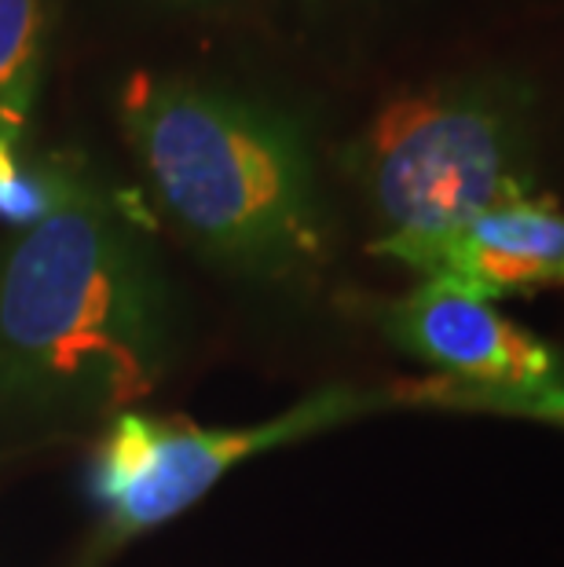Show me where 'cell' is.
<instances>
[{"label":"cell","instance_id":"cell-1","mask_svg":"<svg viewBox=\"0 0 564 567\" xmlns=\"http://www.w3.org/2000/svg\"><path fill=\"white\" fill-rule=\"evenodd\" d=\"M173 359V305L117 202L66 176L0 257V414L81 421L147 400Z\"/></svg>","mask_w":564,"mask_h":567},{"label":"cell","instance_id":"cell-2","mask_svg":"<svg viewBox=\"0 0 564 567\" xmlns=\"http://www.w3.org/2000/svg\"><path fill=\"white\" fill-rule=\"evenodd\" d=\"M122 122L154 202L221 268L279 282L322 260L316 162L290 114L206 84L136 78Z\"/></svg>","mask_w":564,"mask_h":567},{"label":"cell","instance_id":"cell-3","mask_svg":"<svg viewBox=\"0 0 564 567\" xmlns=\"http://www.w3.org/2000/svg\"><path fill=\"white\" fill-rule=\"evenodd\" d=\"M535 84L470 70L389 100L352 151L386 235H429L535 190Z\"/></svg>","mask_w":564,"mask_h":567},{"label":"cell","instance_id":"cell-4","mask_svg":"<svg viewBox=\"0 0 564 567\" xmlns=\"http://www.w3.org/2000/svg\"><path fill=\"white\" fill-rule=\"evenodd\" d=\"M381 406H392L389 392L322 389L286 414L249 429H198L184 417L125 410L100 443L92 491L111 516V535L129 538L191 509L227 468Z\"/></svg>","mask_w":564,"mask_h":567},{"label":"cell","instance_id":"cell-5","mask_svg":"<svg viewBox=\"0 0 564 567\" xmlns=\"http://www.w3.org/2000/svg\"><path fill=\"white\" fill-rule=\"evenodd\" d=\"M375 252L484 300L539 293L564 286V209L532 195L443 231L381 235Z\"/></svg>","mask_w":564,"mask_h":567},{"label":"cell","instance_id":"cell-6","mask_svg":"<svg viewBox=\"0 0 564 567\" xmlns=\"http://www.w3.org/2000/svg\"><path fill=\"white\" fill-rule=\"evenodd\" d=\"M386 337L407 355L437 367L443 378L499 389H532L564 381V363L495 300L448 282H422L381 316Z\"/></svg>","mask_w":564,"mask_h":567},{"label":"cell","instance_id":"cell-7","mask_svg":"<svg viewBox=\"0 0 564 567\" xmlns=\"http://www.w3.org/2000/svg\"><path fill=\"white\" fill-rule=\"evenodd\" d=\"M44 0H0V143L22 140L41 81Z\"/></svg>","mask_w":564,"mask_h":567},{"label":"cell","instance_id":"cell-8","mask_svg":"<svg viewBox=\"0 0 564 567\" xmlns=\"http://www.w3.org/2000/svg\"><path fill=\"white\" fill-rule=\"evenodd\" d=\"M392 403L418 406H448V410H480V414L527 417L543 425L564 429V381L532 384V389H499V384H465L451 378L407 381L389 389Z\"/></svg>","mask_w":564,"mask_h":567},{"label":"cell","instance_id":"cell-9","mask_svg":"<svg viewBox=\"0 0 564 567\" xmlns=\"http://www.w3.org/2000/svg\"><path fill=\"white\" fill-rule=\"evenodd\" d=\"M63 168L27 165L16 143H0V224L33 227L55 209L66 190Z\"/></svg>","mask_w":564,"mask_h":567}]
</instances>
